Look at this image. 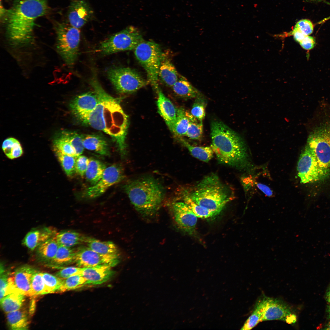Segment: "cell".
I'll return each mask as SVG.
<instances>
[{
	"mask_svg": "<svg viewBox=\"0 0 330 330\" xmlns=\"http://www.w3.org/2000/svg\"><path fill=\"white\" fill-rule=\"evenodd\" d=\"M211 127V146L218 161L230 166L245 167L248 156L242 138L221 122L213 121Z\"/></svg>",
	"mask_w": 330,
	"mask_h": 330,
	"instance_id": "obj_3",
	"label": "cell"
},
{
	"mask_svg": "<svg viewBox=\"0 0 330 330\" xmlns=\"http://www.w3.org/2000/svg\"><path fill=\"white\" fill-rule=\"evenodd\" d=\"M181 142L188 149L192 155L200 160L208 162L213 158L214 154L211 146H197L191 145L185 139L178 137Z\"/></svg>",
	"mask_w": 330,
	"mask_h": 330,
	"instance_id": "obj_31",
	"label": "cell"
},
{
	"mask_svg": "<svg viewBox=\"0 0 330 330\" xmlns=\"http://www.w3.org/2000/svg\"><path fill=\"white\" fill-rule=\"evenodd\" d=\"M57 233L56 229L51 227L34 229L26 234L22 244L33 251L42 243L55 236Z\"/></svg>",
	"mask_w": 330,
	"mask_h": 330,
	"instance_id": "obj_20",
	"label": "cell"
},
{
	"mask_svg": "<svg viewBox=\"0 0 330 330\" xmlns=\"http://www.w3.org/2000/svg\"><path fill=\"white\" fill-rule=\"evenodd\" d=\"M137 60L146 71L148 81L157 92L159 89L158 72L165 55L160 45L152 41L144 40L134 50Z\"/></svg>",
	"mask_w": 330,
	"mask_h": 330,
	"instance_id": "obj_7",
	"label": "cell"
},
{
	"mask_svg": "<svg viewBox=\"0 0 330 330\" xmlns=\"http://www.w3.org/2000/svg\"><path fill=\"white\" fill-rule=\"evenodd\" d=\"M185 193L196 203L216 215L235 197L232 189L215 174L205 177Z\"/></svg>",
	"mask_w": 330,
	"mask_h": 330,
	"instance_id": "obj_5",
	"label": "cell"
},
{
	"mask_svg": "<svg viewBox=\"0 0 330 330\" xmlns=\"http://www.w3.org/2000/svg\"><path fill=\"white\" fill-rule=\"evenodd\" d=\"M158 76V79L166 86L171 87L178 80L180 76L171 62L166 59L165 56L160 65Z\"/></svg>",
	"mask_w": 330,
	"mask_h": 330,
	"instance_id": "obj_24",
	"label": "cell"
},
{
	"mask_svg": "<svg viewBox=\"0 0 330 330\" xmlns=\"http://www.w3.org/2000/svg\"><path fill=\"white\" fill-rule=\"evenodd\" d=\"M144 40L137 28L133 26L126 27L101 42L98 48L103 55L119 52L134 50Z\"/></svg>",
	"mask_w": 330,
	"mask_h": 330,
	"instance_id": "obj_8",
	"label": "cell"
},
{
	"mask_svg": "<svg viewBox=\"0 0 330 330\" xmlns=\"http://www.w3.org/2000/svg\"><path fill=\"white\" fill-rule=\"evenodd\" d=\"M86 284V281L82 275H73L63 279L61 292L78 289Z\"/></svg>",
	"mask_w": 330,
	"mask_h": 330,
	"instance_id": "obj_39",
	"label": "cell"
},
{
	"mask_svg": "<svg viewBox=\"0 0 330 330\" xmlns=\"http://www.w3.org/2000/svg\"><path fill=\"white\" fill-rule=\"evenodd\" d=\"M82 268L79 267H65L56 273L55 275L62 279H64L71 276L81 275Z\"/></svg>",
	"mask_w": 330,
	"mask_h": 330,
	"instance_id": "obj_45",
	"label": "cell"
},
{
	"mask_svg": "<svg viewBox=\"0 0 330 330\" xmlns=\"http://www.w3.org/2000/svg\"><path fill=\"white\" fill-rule=\"evenodd\" d=\"M72 145L75 149L77 157L82 154L84 148L82 135L75 132L65 131Z\"/></svg>",
	"mask_w": 330,
	"mask_h": 330,
	"instance_id": "obj_43",
	"label": "cell"
},
{
	"mask_svg": "<svg viewBox=\"0 0 330 330\" xmlns=\"http://www.w3.org/2000/svg\"><path fill=\"white\" fill-rule=\"evenodd\" d=\"M48 0H15L6 11V34L10 44L14 47L29 45L34 40L35 20L46 14Z\"/></svg>",
	"mask_w": 330,
	"mask_h": 330,
	"instance_id": "obj_2",
	"label": "cell"
},
{
	"mask_svg": "<svg viewBox=\"0 0 330 330\" xmlns=\"http://www.w3.org/2000/svg\"><path fill=\"white\" fill-rule=\"evenodd\" d=\"M112 267L106 265L82 268L81 275L86 279L87 284L98 285L111 279L114 274Z\"/></svg>",
	"mask_w": 330,
	"mask_h": 330,
	"instance_id": "obj_19",
	"label": "cell"
},
{
	"mask_svg": "<svg viewBox=\"0 0 330 330\" xmlns=\"http://www.w3.org/2000/svg\"><path fill=\"white\" fill-rule=\"evenodd\" d=\"M9 273V272L5 270L3 265L1 264L0 273V300L2 299L6 296Z\"/></svg>",
	"mask_w": 330,
	"mask_h": 330,
	"instance_id": "obj_47",
	"label": "cell"
},
{
	"mask_svg": "<svg viewBox=\"0 0 330 330\" xmlns=\"http://www.w3.org/2000/svg\"><path fill=\"white\" fill-rule=\"evenodd\" d=\"M54 151L66 175L69 177L72 176L75 172L76 157Z\"/></svg>",
	"mask_w": 330,
	"mask_h": 330,
	"instance_id": "obj_40",
	"label": "cell"
},
{
	"mask_svg": "<svg viewBox=\"0 0 330 330\" xmlns=\"http://www.w3.org/2000/svg\"><path fill=\"white\" fill-rule=\"evenodd\" d=\"M76 251L72 248L59 246L53 258L45 266L60 270L75 263Z\"/></svg>",
	"mask_w": 330,
	"mask_h": 330,
	"instance_id": "obj_22",
	"label": "cell"
},
{
	"mask_svg": "<svg viewBox=\"0 0 330 330\" xmlns=\"http://www.w3.org/2000/svg\"><path fill=\"white\" fill-rule=\"evenodd\" d=\"M307 145L313 151L321 167L328 175L330 170V123L314 130L309 136Z\"/></svg>",
	"mask_w": 330,
	"mask_h": 330,
	"instance_id": "obj_10",
	"label": "cell"
},
{
	"mask_svg": "<svg viewBox=\"0 0 330 330\" xmlns=\"http://www.w3.org/2000/svg\"><path fill=\"white\" fill-rule=\"evenodd\" d=\"M2 149L5 154L10 159L18 158L23 154L20 144L14 138H8L5 140L2 143Z\"/></svg>",
	"mask_w": 330,
	"mask_h": 330,
	"instance_id": "obj_36",
	"label": "cell"
},
{
	"mask_svg": "<svg viewBox=\"0 0 330 330\" xmlns=\"http://www.w3.org/2000/svg\"><path fill=\"white\" fill-rule=\"evenodd\" d=\"M56 236L42 243L35 249L37 260L45 266L52 260L58 250L59 245Z\"/></svg>",
	"mask_w": 330,
	"mask_h": 330,
	"instance_id": "obj_23",
	"label": "cell"
},
{
	"mask_svg": "<svg viewBox=\"0 0 330 330\" xmlns=\"http://www.w3.org/2000/svg\"><path fill=\"white\" fill-rule=\"evenodd\" d=\"M299 43L304 49L310 50L312 49L315 46V41L313 37L306 35Z\"/></svg>",
	"mask_w": 330,
	"mask_h": 330,
	"instance_id": "obj_49",
	"label": "cell"
},
{
	"mask_svg": "<svg viewBox=\"0 0 330 330\" xmlns=\"http://www.w3.org/2000/svg\"><path fill=\"white\" fill-rule=\"evenodd\" d=\"M297 171L301 182L303 184L321 180L327 175L320 167L313 151L307 145L299 158Z\"/></svg>",
	"mask_w": 330,
	"mask_h": 330,
	"instance_id": "obj_12",
	"label": "cell"
},
{
	"mask_svg": "<svg viewBox=\"0 0 330 330\" xmlns=\"http://www.w3.org/2000/svg\"><path fill=\"white\" fill-rule=\"evenodd\" d=\"M328 318L330 319V305H329V306L328 307Z\"/></svg>",
	"mask_w": 330,
	"mask_h": 330,
	"instance_id": "obj_55",
	"label": "cell"
},
{
	"mask_svg": "<svg viewBox=\"0 0 330 330\" xmlns=\"http://www.w3.org/2000/svg\"><path fill=\"white\" fill-rule=\"evenodd\" d=\"M90 159L83 155L76 157L75 165V172L81 177L83 176L87 170Z\"/></svg>",
	"mask_w": 330,
	"mask_h": 330,
	"instance_id": "obj_46",
	"label": "cell"
},
{
	"mask_svg": "<svg viewBox=\"0 0 330 330\" xmlns=\"http://www.w3.org/2000/svg\"><path fill=\"white\" fill-rule=\"evenodd\" d=\"M90 83L98 97L99 102L91 112L79 120L111 136L116 143L121 155L124 156L128 117L119 101L103 88L95 73L93 74Z\"/></svg>",
	"mask_w": 330,
	"mask_h": 330,
	"instance_id": "obj_1",
	"label": "cell"
},
{
	"mask_svg": "<svg viewBox=\"0 0 330 330\" xmlns=\"http://www.w3.org/2000/svg\"><path fill=\"white\" fill-rule=\"evenodd\" d=\"M119 262V255H106L100 254L89 247L79 248L76 251L75 263L81 268L101 265L113 267Z\"/></svg>",
	"mask_w": 330,
	"mask_h": 330,
	"instance_id": "obj_14",
	"label": "cell"
},
{
	"mask_svg": "<svg viewBox=\"0 0 330 330\" xmlns=\"http://www.w3.org/2000/svg\"><path fill=\"white\" fill-rule=\"evenodd\" d=\"M84 148L102 155L109 153L107 142L101 136L97 134L82 135Z\"/></svg>",
	"mask_w": 330,
	"mask_h": 330,
	"instance_id": "obj_25",
	"label": "cell"
},
{
	"mask_svg": "<svg viewBox=\"0 0 330 330\" xmlns=\"http://www.w3.org/2000/svg\"><path fill=\"white\" fill-rule=\"evenodd\" d=\"M124 189L135 209L145 217L151 216L156 213L165 194L161 184L150 177L130 181L125 185Z\"/></svg>",
	"mask_w": 330,
	"mask_h": 330,
	"instance_id": "obj_4",
	"label": "cell"
},
{
	"mask_svg": "<svg viewBox=\"0 0 330 330\" xmlns=\"http://www.w3.org/2000/svg\"><path fill=\"white\" fill-rule=\"evenodd\" d=\"M206 103L205 101L201 96L196 98L193 103L191 114L200 121H203L205 115Z\"/></svg>",
	"mask_w": 330,
	"mask_h": 330,
	"instance_id": "obj_42",
	"label": "cell"
},
{
	"mask_svg": "<svg viewBox=\"0 0 330 330\" xmlns=\"http://www.w3.org/2000/svg\"><path fill=\"white\" fill-rule=\"evenodd\" d=\"M94 13L86 0H70L67 13L68 24L79 29L92 20Z\"/></svg>",
	"mask_w": 330,
	"mask_h": 330,
	"instance_id": "obj_16",
	"label": "cell"
},
{
	"mask_svg": "<svg viewBox=\"0 0 330 330\" xmlns=\"http://www.w3.org/2000/svg\"><path fill=\"white\" fill-rule=\"evenodd\" d=\"M106 168L105 165L99 160L90 159L85 174L86 179L93 185L95 184L101 178Z\"/></svg>",
	"mask_w": 330,
	"mask_h": 330,
	"instance_id": "obj_32",
	"label": "cell"
},
{
	"mask_svg": "<svg viewBox=\"0 0 330 330\" xmlns=\"http://www.w3.org/2000/svg\"><path fill=\"white\" fill-rule=\"evenodd\" d=\"M56 237L59 246L68 248H72L86 243L88 238L79 233L72 230H64L57 232Z\"/></svg>",
	"mask_w": 330,
	"mask_h": 330,
	"instance_id": "obj_27",
	"label": "cell"
},
{
	"mask_svg": "<svg viewBox=\"0 0 330 330\" xmlns=\"http://www.w3.org/2000/svg\"><path fill=\"white\" fill-rule=\"evenodd\" d=\"M99 102L98 97L94 91L81 94L71 102L70 107L73 114L79 119L91 112Z\"/></svg>",
	"mask_w": 330,
	"mask_h": 330,
	"instance_id": "obj_18",
	"label": "cell"
},
{
	"mask_svg": "<svg viewBox=\"0 0 330 330\" xmlns=\"http://www.w3.org/2000/svg\"><path fill=\"white\" fill-rule=\"evenodd\" d=\"M172 87L174 93L180 97L196 98L201 96L199 91L182 76H180Z\"/></svg>",
	"mask_w": 330,
	"mask_h": 330,
	"instance_id": "obj_28",
	"label": "cell"
},
{
	"mask_svg": "<svg viewBox=\"0 0 330 330\" xmlns=\"http://www.w3.org/2000/svg\"><path fill=\"white\" fill-rule=\"evenodd\" d=\"M186 111L182 108L177 109V118L172 131L178 137L185 136L189 121L186 114Z\"/></svg>",
	"mask_w": 330,
	"mask_h": 330,
	"instance_id": "obj_37",
	"label": "cell"
},
{
	"mask_svg": "<svg viewBox=\"0 0 330 330\" xmlns=\"http://www.w3.org/2000/svg\"><path fill=\"white\" fill-rule=\"evenodd\" d=\"M293 36L295 40L299 43L307 35H306L302 32L298 28L295 26L291 34Z\"/></svg>",
	"mask_w": 330,
	"mask_h": 330,
	"instance_id": "obj_50",
	"label": "cell"
},
{
	"mask_svg": "<svg viewBox=\"0 0 330 330\" xmlns=\"http://www.w3.org/2000/svg\"><path fill=\"white\" fill-rule=\"evenodd\" d=\"M86 243L94 251L101 255H119L116 245L112 242L103 241L88 237Z\"/></svg>",
	"mask_w": 330,
	"mask_h": 330,
	"instance_id": "obj_29",
	"label": "cell"
},
{
	"mask_svg": "<svg viewBox=\"0 0 330 330\" xmlns=\"http://www.w3.org/2000/svg\"><path fill=\"white\" fill-rule=\"evenodd\" d=\"M174 221L179 227L189 234L195 232L198 217L184 201H178L173 205Z\"/></svg>",
	"mask_w": 330,
	"mask_h": 330,
	"instance_id": "obj_17",
	"label": "cell"
},
{
	"mask_svg": "<svg viewBox=\"0 0 330 330\" xmlns=\"http://www.w3.org/2000/svg\"><path fill=\"white\" fill-rule=\"evenodd\" d=\"M6 319L9 328L11 330H27L29 326V320L27 311L22 307L7 313Z\"/></svg>",
	"mask_w": 330,
	"mask_h": 330,
	"instance_id": "obj_26",
	"label": "cell"
},
{
	"mask_svg": "<svg viewBox=\"0 0 330 330\" xmlns=\"http://www.w3.org/2000/svg\"><path fill=\"white\" fill-rule=\"evenodd\" d=\"M183 200L198 218L207 219L216 216L212 212L196 203L185 192Z\"/></svg>",
	"mask_w": 330,
	"mask_h": 330,
	"instance_id": "obj_38",
	"label": "cell"
},
{
	"mask_svg": "<svg viewBox=\"0 0 330 330\" xmlns=\"http://www.w3.org/2000/svg\"><path fill=\"white\" fill-rule=\"evenodd\" d=\"M326 298L329 304V305H330V287L327 293Z\"/></svg>",
	"mask_w": 330,
	"mask_h": 330,
	"instance_id": "obj_52",
	"label": "cell"
},
{
	"mask_svg": "<svg viewBox=\"0 0 330 330\" xmlns=\"http://www.w3.org/2000/svg\"><path fill=\"white\" fill-rule=\"evenodd\" d=\"M157 93L158 97L157 105L158 112L169 130L172 132L177 120V108L160 89Z\"/></svg>",
	"mask_w": 330,
	"mask_h": 330,
	"instance_id": "obj_21",
	"label": "cell"
},
{
	"mask_svg": "<svg viewBox=\"0 0 330 330\" xmlns=\"http://www.w3.org/2000/svg\"><path fill=\"white\" fill-rule=\"evenodd\" d=\"M189 123L185 136L195 140L200 139L203 133V121L193 116L191 113L185 112Z\"/></svg>",
	"mask_w": 330,
	"mask_h": 330,
	"instance_id": "obj_35",
	"label": "cell"
},
{
	"mask_svg": "<svg viewBox=\"0 0 330 330\" xmlns=\"http://www.w3.org/2000/svg\"><path fill=\"white\" fill-rule=\"evenodd\" d=\"M54 151L76 157L75 149L71 143L65 131L61 132L54 138L53 142Z\"/></svg>",
	"mask_w": 330,
	"mask_h": 330,
	"instance_id": "obj_33",
	"label": "cell"
},
{
	"mask_svg": "<svg viewBox=\"0 0 330 330\" xmlns=\"http://www.w3.org/2000/svg\"><path fill=\"white\" fill-rule=\"evenodd\" d=\"M44 284L43 295L61 292L62 279L49 273H42Z\"/></svg>",
	"mask_w": 330,
	"mask_h": 330,
	"instance_id": "obj_34",
	"label": "cell"
},
{
	"mask_svg": "<svg viewBox=\"0 0 330 330\" xmlns=\"http://www.w3.org/2000/svg\"><path fill=\"white\" fill-rule=\"evenodd\" d=\"M42 273L37 270L33 276L31 284V297L43 295L44 284Z\"/></svg>",
	"mask_w": 330,
	"mask_h": 330,
	"instance_id": "obj_41",
	"label": "cell"
},
{
	"mask_svg": "<svg viewBox=\"0 0 330 330\" xmlns=\"http://www.w3.org/2000/svg\"><path fill=\"white\" fill-rule=\"evenodd\" d=\"M307 2H321L323 0H306Z\"/></svg>",
	"mask_w": 330,
	"mask_h": 330,
	"instance_id": "obj_54",
	"label": "cell"
},
{
	"mask_svg": "<svg viewBox=\"0 0 330 330\" xmlns=\"http://www.w3.org/2000/svg\"><path fill=\"white\" fill-rule=\"evenodd\" d=\"M56 35L57 52L69 67L73 66L77 61L79 51L80 32L68 23L56 22L55 25Z\"/></svg>",
	"mask_w": 330,
	"mask_h": 330,
	"instance_id": "obj_6",
	"label": "cell"
},
{
	"mask_svg": "<svg viewBox=\"0 0 330 330\" xmlns=\"http://www.w3.org/2000/svg\"><path fill=\"white\" fill-rule=\"evenodd\" d=\"M262 321V317L260 311L257 307L255 306L251 314L245 321L241 329H251Z\"/></svg>",
	"mask_w": 330,
	"mask_h": 330,
	"instance_id": "obj_44",
	"label": "cell"
},
{
	"mask_svg": "<svg viewBox=\"0 0 330 330\" xmlns=\"http://www.w3.org/2000/svg\"><path fill=\"white\" fill-rule=\"evenodd\" d=\"M107 75L115 89L121 94L134 92L148 83L138 72L129 67H112Z\"/></svg>",
	"mask_w": 330,
	"mask_h": 330,
	"instance_id": "obj_9",
	"label": "cell"
},
{
	"mask_svg": "<svg viewBox=\"0 0 330 330\" xmlns=\"http://www.w3.org/2000/svg\"><path fill=\"white\" fill-rule=\"evenodd\" d=\"M25 295L18 293H12L6 295L0 300V305L6 313L18 310L22 307L24 301Z\"/></svg>",
	"mask_w": 330,
	"mask_h": 330,
	"instance_id": "obj_30",
	"label": "cell"
},
{
	"mask_svg": "<svg viewBox=\"0 0 330 330\" xmlns=\"http://www.w3.org/2000/svg\"><path fill=\"white\" fill-rule=\"evenodd\" d=\"M123 171L120 165L115 164L106 168L98 182L86 190V196L94 198L103 194L109 187L121 181L124 178Z\"/></svg>",
	"mask_w": 330,
	"mask_h": 330,
	"instance_id": "obj_15",
	"label": "cell"
},
{
	"mask_svg": "<svg viewBox=\"0 0 330 330\" xmlns=\"http://www.w3.org/2000/svg\"><path fill=\"white\" fill-rule=\"evenodd\" d=\"M37 270L30 265H25L9 273L6 295L12 293H18L31 297V280Z\"/></svg>",
	"mask_w": 330,
	"mask_h": 330,
	"instance_id": "obj_13",
	"label": "cell"
},
{
	"mask_svg": "<svg viewBox=\"0 0 330 330\" xmlns=\"http://www.w3.org/2000/svg\"><path fill=\"white\" fill-rule=\"evenodd\" d=\"M255 306L260 311L262 321L280 320L289 324L296 321V316L291 308L279 299L264 296Z\"/></svg>",
	"mask_w": 330,
	"mask_h": 330,
	"instance_id": "obj_11",
	"label": "cell"
},
{
	"mask_svg": "<svg viewBox=\"0 0 330 330\" xmlns=\"http://www.w3.org/2000/svg\"><path fill=\"white\" fill-rule=\"evenodd\" d=\"M324 329L327 330H330V321L328 322V324L326 326Z\"/></svg>",
	"mask_w": 330,
	"mask_h": 330,
	"instance_id": "obj_53",
	"label": "cell"
},
{
	"mask_svg": "<svg viewBox=\"0 0 330 330\" xmlns=\"http://www.w3.org/2000/svg\"><path fill=\"white\" fill-rule=\"evenodd\" d=\"M256 184L257 187L266 196L269 197L272 196L273 192L269 187L260 183Z\"/></svg>",
	"mask_w": 330,
	"mask_h": 330,
	"instance_id": "obj_51",
	"label": "cell"
},
{
	"mask_svg": "<svg viewBox=\"0 0 330 330\" xmlns=\"http://www.w3.org/2000/svg\"><path fill=\"white\" fill-rule=\"evenodd\" d=\"M295 27L307 35L312 33L313 31V25L310 20L307 19H302L299 20L296 23Z\"/></svg>",
	"mask_w": 330,
	"mask_h": 330,
	"instance_id": "obj_48",
	"label": "cell"
}]
</instances>
